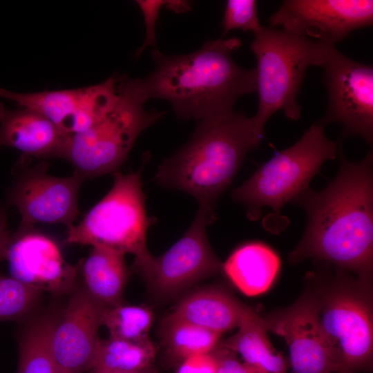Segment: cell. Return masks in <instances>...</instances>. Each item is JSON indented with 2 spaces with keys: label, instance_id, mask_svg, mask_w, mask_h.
<instances>
[{
  "label": "cell",
  "instance_id": "cell-18",
  "mask_svg": "<svg viewBox=\"0 0 373 373\" xmlns=\"http://www.w3.org/2000/svg\"><path fill=\"white\" fill-rule=\"evenodd\" d=\"M249 307L220 288H207L188 294L169 316L222 334L238 327Z\"/></svg>",
  "mask_w": 373,
  "mask_h": 373
},
{
  "label": "cell",
  "instance_id": "cell-2",
  "mask_svg": "<svg viewBox=\"0 0 373 373\" xmlns=\"http://www.w3.org/2000/svg\"><path fill=\"white\" fill-rule=\"evenodd\" d=\"M240 46L233 37L209 40L186 55H165L156 48L153 70L130 79L131 84L145 103L153 98L169 102L180 119L200 121L231 112L239 97L256 91L255 68H242L232 57Z\"/></svg>",
  "mask_w": 373,
  "mask_h": 373
},
{
  "label": "cell",
  "instance_id": "cell-19",
  "mask_svg": "<svg viewBox=\"0 0 373 373\" xmlns=\"http://www.w3.org/2000/svg\"><path fill=\"white\" fill-rule=\"evenodd\" d=\"M280 267L276 253L260 242L237 248L222 264V271L244 294L255 296L267 291Z\"/></svg>",
  "mask_w": 373,
  "mask_h": 373
},
{
  "label": "cell",
  "instance_id": "cell-11",
  "mask_svg": "<svg viewBox=\"0 0 373 373\" xmlns=\"http://www.w3.org/2000/svg\"><path fill=\"white\" fill-rule=\"evenodd\" d=\"M47 164L23 168L8 192V202L21 216V227L61 224L68 229L78 214L77 198L85 178L77 172L59 178L47 173Z\"/></svg>",
  "mask_w": 373,
  "mask_h": 373
},
{
  "label": "cell",
  "instance_id": "cell-14",
  "mask_svg": "<svg viewBox=\"0 0 373 373\" xmlns=\"http://www.w3.org/2000/svg\"><path fill=\"white\" fill-rule=\"evenodd\" d=\"M207 214L198 209L195 218L182 237L164 254L154 258L143 274L160 294H175L200 280L222 271L206 233L211 224Z\"/></svg>",
  "mask_w": 373,
  "mask_h": 373
},
{
  "label": "cell",
  "instance_id": "cell-24",
  "mask_svg": "<svg viewBox=\"0 0 373 373\" xmlns=\"http://www.w3.org/2000/svg\"><path fill=\"white\" fill-rule=\"evenodd\" d=\"M221 335L169 316L165 319L162 330L166 350L181 360L212 352L217 347Z\"/></svg>",
  "mask_w": 373,
  "mask_h": 373
},
{
  "label": "cell",
  "instance_id": "cell-12",
  "mask_svg": "<svg viewBox=\"0 0 373 373\" xmlns=\"http://www.w3.org/2000/svg\"><path fill=\"white\" fill-rule=\"evenodd\" d=\"M270 26L327 45L344 40L356 29L372 26V0H286L269 19Z\"/></svg>",
  "mask_w": 373,
  "mask_h": 373
},
{
  "label": "cell",
  "instance_id": "cell-26",
  "mask_svg": "<svg viewBox=\"0 0 373 373\" xmlns=\"http://www.w3.org/2000/svg\"><path fill=\"white\" fill-rule=\"evenodd\" d=\"M43 290L0 274V322L20 319L30 312Z\"/></svg>",
  "mask_w": 373,
  "mask_h": 373
},
{
  "label": "cell",
  "instance_id": "cell-7",
  "mask_svg": "<svg viewBox=\"0 0 373 373\" xmlns=\"http://www.w3.org/2000/svg\"><path fill=\"white\" fill-rule=\"evenodd\" d=\"M341 149V144L328 139L317 121L294 145L278 152L234 189L233 198L246 207L250 219H258L265 206L279 215L287 202L309 187L323 163L335 159Z\"/></svg>",
  "mask_w": 373,
  "mask_h": 373
},
{
  "label": "cell",
  "instance_id": "cell-1",
  "mask_svg": "<svg viewBox=\"0 0 373 373\" xmlns=\"http://www.w3.org/2000/svg\"><path fill=\"white\" fill-rule=\"evenodd\" d=\"M338 155V172L325 189L309 187L291 201L304 209L307 225L288 259L291 264L313 259L372 281L373 153L352 162L341 147Z\"/></svg>",
  "mask_w": 373,
  "mask_h": 373
},
{
  "label": "cell",
  "instance_id": "cell-30",
  "mask_svg": "<svg viewBox=\"0 0 373 373\" xmlns=\"http://www.w3.org/2000/svg\"><path fill=\"white\" fill-rule=\"evenodd\" d=\"M217 359L212 352L182 360L177 373H217Z\"/></svg>",
  "mask_w": 373,
  "mask_h": 373
},
{
  "label": "cell",
  "instance_id": "cell-23",
  "mask_svg": "<svg viewBox=\"0 0 373 373\" xmlns=\"http://www.w3.org/2000/svg\"><path fill=\"white\" fill-rule=\"evenodd\" d=\"M58 318L55 314L44 315L21 332L17 373H58L50 349L52 334Z\"/></svg>",
  "mask_w": 373,
  "mask_h": 373
},
{
  "label": "cell",
  "instance_id": "cell-17",
  "mask_svg": "<svg viewBox=\"0 0 373 373\" xmlns=\"http://www.w3.org/2000/svg\"><path fill=\"white\" fill-rule=\"evenodd\" d=\"M68 135L32 110H11L0 103V149L14 148L23 156L60 157Z\"/></svg>",
  "mask_w": 373,
  "mask_h": 373
},
{
  "label": "cell",
  "instance_id": "cell-16",
  "mask_svg": "<svg viewBox=\"0 0 373 373\" xmlns=\"http://www.w3.org/2000/svg\"><path fill=\"white\" fill-rule=\"evenodd\" d=\"M19 227L10 236L5 259L10 276L52 292H63L73 285L75 269L66 263L57 245L48 237Z\"/></svg>",
  "mask_w": 373,
  "mask_h": 373
},
{
  "label": "cell",
  "instance_id": "cell-15",
  "mask_svg": "<svg viewBox=\"0 0 373 373\" xmlns=\"http://www.w3.org/2000/svg\"><path fill=\"white\" fill-rule=\"evenodd\" d=\"M104 309L84 289L70 297L51 337V354L58 373H83L93 368Z\"/></svg>",
  "mask_w": 373,
  "mask_h": 373
},
{
  "label": "cell",
  "instance_id": "cell-5",
  "mask_svg": "<svg viewBox=\"0 0 373 373\" xmlns=\"http://www.w3.org/2000/svg\"><path fill=\"white\" fill-rule=\"evenodd\" d=\"M254 35L250 47L257 61L258 106L252 119L262 138L265 126L276 112L283 111L292 120L300 118L297 97L305 72L311 66H322L331 45L271 26H262Z\"/></svg>",
  "mask_w": 373,
  "mask_h": 373
},
{
  "label": "cell",
  "instance_id": "cell-21",
  "mask_svg": "<svg viewBox=\"0 0 373 373\" xmlns=\"http://www.w3.org/2000/svg\"><path fill=\"white\" fill-rule=\"evenodd\" d=\"M268 332L267 320L248 307L238 331L220 345L239 354L245 363L266 373H287V361L272 346Z\"/></svg>",
  "mask_w": 373,
  "mask_h": 373
},
{
  "label": "cell",
  "instance_id": "cell-25",
  "mask_svg": "<svg viewBox=\"0 0 373 373\" xmlns=\"http://www.w3.org/2000/svg\"><path fill=\"white\" fill-rule=\"evenodd\" d=\"M153 321V314L149 308L119 304L104 309L101 324L108 328L111 337L140 341L149 338Z\"/></svg>",
  "mask_w": 373,
  "mask_h": 373
},
{
  "label": "cell",
  "instance_id": "cell-32",
  "mask_svg": "<svg viewBox=\"0 0 373 373\" xmlns=\"http://www.w3.org/2000/svg\"><path fill=\"white\" fill-rule=\"evenodd\" d=\"M191 4L188 1H168L166 6L170 10L180 13L190 10Z\"/></svg>",
  "mask_w": 373,
  "mask_h": 373
},
{
  "label": "cell",
  "instance_id": "cell-3",
  "mask_svg": "<svg viewBox=\"0 0 373 373\" xmlns=\"http://www.w3.org/2000/svg\"><path fill=\"white\" fill-rule=\"evenodd\" d=\"M261 140L252 117L242 112L202 119L188 142L159 166L155 180L194 197L213 223L218 199Z\"/></svg>",
  "mask_w": 373,
  "mask_h": 373
},
{
  "label": "cell",
  "instance_id": "cell-9",
  "mask_svg": "<svg viewBox=\"0 0 373 373\" xmlns=\"http://www.w3.org/2000/svg\"><path fill=\"white\" fill-rule=\"evenodd\" d=\"M328 100L323 126L338 122L341 137L359 136L373 141V68L357 62L329 46L323 63Z\"/></svg>",
  "mask_w": 373,
  "mask_h": 373
},
{
  "label": "cell",
  "instance_id": "cell-22",
  "mask_svg": "<svg viewBox=\"0 0 373 373\" xmlns=\"http://www.w3.org/2000/svg\"><path fill=\"white\" fill-rule=\"evenodd\" d=\"M156 348L150 338L130 341L109 337L102 340L93 368L108 373H131L151 368Z\"/></svg>",
  "mask_w": 373,
  "mask_h": 373
},
{
  "label": "cell",
  "instance_id": "cell-33",
  "mask_svg": "<svg viewBox=\"0 0 373 373\" xmlns=\"http://www.w3.org/2000/svg\"><path fill=\"white\" fill-rule=\"evenodd\" d=\"M90 372L91 373H108V372H98V371H94V370H91ZM131 373H156V372L153 371V370H151V368H149L143 371H140L137 372H131Z\"/></svg>",
  "mask_w": 373,
  "mask_h": 373
},
{
  "label": "cell",
  "instance_id": "cell-4",
  "mask_svg": "<svg viewBox=\"0 0 373 373\" xmlns=\"http://www.w3.org/2000/svg\"><path fill=\"white\" fill-rule=\"evenodd\" d=\"M309 276L321 327L338 360L337 373L370 370L373 360L371 281L337 269L329 276L321 272Z\"/></svg>",
  "mask_w": 373,
  "mask_h": 373
},
{
  "label": "cell",
  "instance_id": "cell-29",
  "mask_svg": "<svg viewBox=\"0 0 373 373\" xmlns=\"http://www.w3.org/2000/svg\"><path fill=\"white\" fill-rule=\"evenodd\" d=\"M212 352L217 359V373H266L245 362H240L233 352L221 345H217Z\"/></svg>",
  "mask_w": 373,
  "mask_h": 373
},
{
  "label": "cell",
  "instance_id": "cell-10",
  "mask_svg": "<svg viewBox=\"0 0 373 373\" xmlns=\"http://www.w3.org/2000/svg\"><path fill=\"white\" fill-rule=\"evenodd\" d=\"M119 77L74 89L20 93L0 88V97L37 112L63 133L72 135L86 131L113 109L118 99Z\"/></svg>",
  "mask_w": 373,
  "mask_h": 373
},
{
  "label": "cell",
  "instance_id": "cell-31",
  "mask_svg": "<svg viewBox=\"0 0 373 373\" xmlns=\"http://www.w3.org/2000/svg\"><path fill=\"white\" fill-rule=\"evenodd\" d=\"M10 235L7 229L6 217L3 207L0 206V261L5 259Z\"/></svg>",
  "mask_w": 373,
  "mask_h": 373
},
{
  "label": "cell",
  "instance_id": "cell-20",
  "mask_svg": "<svg viewBox=\"0 0 373 373\" xmlns=\"http://www.w3.org/2000/svg\"><path fill=\"white\" fill-rule=\"evenodd\" d=\"M124 256L115 250L93 246L82 264L84 290L105 308L122 304L128 277Z\"/></svg>",
  "mask_w": 373,
  "mask_h": 373
},
{
  "label": "cell",
  "instance_id": "cell-8",
  "mask_svg": "<svg viewBox=\"0 0 373 373\" xmlns=\"http://www.w3.org/2000/svg\"><path fill=\"white\" fill-rule=\"evenodd\" d=\"M129 81L119 76L113 109L86 131L66 139L60 158L72 164L85 180L117 171L140 133L164 114L146 110Z\"/></svg>",
  "mask_w": 373,
  "mask_h": 373
},
{
  "label": "cell",
  "instance_id": "cell-27",
  "mask_svg": "<svg viewBox=\"0 0 373 373\" xmlns=\"http://www.w3.org/2000/svg\"><path fill=\"white\" fill-rule=\"evenodd\" d=\"M222 25L224 34L235 29L255 32L262 26L258 17L256 1L255 0L227 1Z\"/></svg>",
  "mask_w": 373,
  "mask_h": 373
},
{
  "label": "cell",
  "instance_id": "cell-6",
  "mask_svg": "<svg viewBox=\"0 0 373 373\" xmlns=\"http://www.w3.org/2000/svg\"><path fill=\"white\" fill-rule=\"evenodd\" d=\"M140 171H115L111 190L68 229L66 242L132 254L135 268L144 274L154 258L146 246V233L154 219L146 216Z\"/></svg>",
  "mask_w": 373,
  "mask_h": 373
},
{
  "label": "cell",
  "instance_id": "cell-13",
  "mask_svg": "<svg viewBox=\"0 0 373 373\" xmlns=\"http://www.w3.org/2000/svg\"><path fill=\"white\" fill-rule=\"evenodd\" d=\"M268 331L284 338L291 373H337L338 358L321 327L312 287L291 305L265 318Z\"/></svg>",
  "mask_w": 373,
  "mask_h": 373
},
{
  "label": "cell",
  "instance_id": "cell-28",
  "mask_svg": "<svg viewBox=\"0 0 373 373\" xmlns=\"http://www.w3.org/2000/svg\"><path fill=\"white\" fill-rule=\"evenodd\" d=\"M136 2L143 13L146 25L144 41L135 52V56L139 57L146 48L150 46L156 47L155 23L161 8L166 4L167 1L137 0Z\"/></svg>",
  "mask_w": 373,
  "mask_h": 373
}]
</instances>
